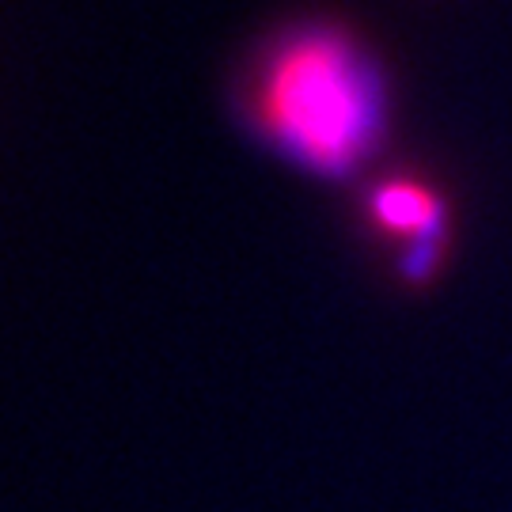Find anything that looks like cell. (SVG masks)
I'll return each instance as SVG.
<instances>
[{
  "label": "cell",
  "instance_id": "cell-1",
  "mask_svg": "<svg viewBox=\"0 0 512 512\" xmlns=\"http://www.w3.org/2000/svg\"><path fill=\"white\" fill-rule=\"evenodd\" d=\"M251 114L293 160L323 175H349L380 145L384 84L346 31L304 27L262 61Z\"/></svg>",
  "mask_w": 512,
  "mask_h": 512
},
{
  "label": "cell",
  "instance_id": "cell-2",
  "mask_svg": "<svg viewBox=\"0 0 512 512\" xmlns=\"http://www.w3.org/2000/svg\"><path fill=\"white\" fill-rule=\"evenodd\" d=\"M368 217L372 224L391 239H410L433 232L440 224H448V209L437 198V190L425 183H414V179H391V183H380L372 194H368Z\"/></svg>",
  "mask_w": 512,
  "mask_h": 512
},
{
  "label": "cell",
  "instance_id": "cell-3",
  "mask_svg": "<svg viewBox=\"0 0 512 512\" xmlns=\"http://www.w3.org/2000/svg\"><path fill=\"white\" fill-rule=\"evenodd\" d=\"M448 247H452V228L448 224H440L433 232L410 239L403 258H399V277H403L406 285H414V289L433 285L440 266H444V258H448Z\"/></svg>",
  "mask_w": 512,
  "mask_h": 512
}]
</instances>
